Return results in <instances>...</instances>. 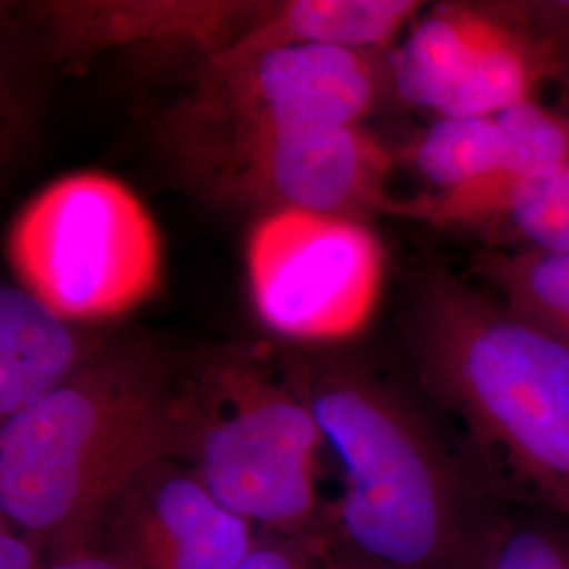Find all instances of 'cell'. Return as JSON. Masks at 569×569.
<instances>
[{"instance_id": "obj_1", "label": "cell", "mask_w": 569, "mask_h": 569, "mask_svg": "<svg viewBox=\"0 0 569 569\" xmlns=\"http://www.w3.org/2000/svg\"><path fill=\"white\" fill-rule=\"evenodd\" d=\"M287 378L342 468L327 549L387 569H477L502 510L427 413L352 361H296Z\"/></svg>"}, {"instance_id": "obj_2", "label": "cell", "mask_w": 569, "mask_h": 569, "mask_svg": "<svg viewBox=\"0 0 569 569\" xmlns=\"http://www.w3.org/2000/svg\"><path fill=\"white\" fill-rule=\"evenodd\" d=\"M186 380L159 350L108 346L0 427V519L56 557L102 545L103 523L146 470L183 460Z\"/></svg>"}, {"instance_id": "obj_3", "label": "cell", "mask_w": 569, "mask_h": 569, "mask_svg": "<svg viewBox=\"0 0 569 569\" xmlns=\"http://www.w3.org/2000/svg\"><path fill=\"white\" fill-rule=\"evenodd\" d=\"M407 336L428 392L467 428L496 491L569 523V345L472 284L430 270Z\"/></svg>"}, {"instance_id": "obj_4", "label": "cell", "mask_w": 569, "mask_h": 569, "mask_svg": "<svg viewBox=\"0 0 569 569\" xmlns=\"http://www.w3.org/2000/svg\"><path fill=\"white\" fill-rule=\"evenodd\" d=\"M183 460L226 509L260 531L326 547L319 493L326 446L302 395L247 359L186 380Z\"/></svg>"}, {"instance_id": "obj_5", "label": "cell", "mask_w": 569, "mask_h": 569, "mask_svg": "<svg viewBox=\"0 0 569 569\" xmlns=\"http://www.w3.org/2000/svg\"><path fill=\"white\" fill-rule=\"evenodd\" d=\"M21 287L68 321L114 319L161 283V237L121 180L82 171L49 183L9 234Z\"/></svg>"}, {"instance_id": "obj_6", "label": "cell", "mask_w": 569, "mask_h": 569, "mask_svg": "<svg viewBox=\"0 0 569 569\" xmlns=\"http://www.w3.org/2000/svg\"><path fill=\"white\" fill-rule=\"evenodd\" d=\"M260 321L298 342H340L363 329L382 283V247L361 220L270 211L244 249Z\"/></svg>"}, {"instance_id": "obj_7", "label": "cell", "mask_w": 569, "mask_h": 569, "mask_svg": "<svg viewBox=\"0 0 569 569\" xmlns=\"http://www.w3.org/2000/svg\"><path fill=\"white\" fill-rule=\"evenodd\" d=\"M190 154L230 199L361 220L392 213V152L361 127L270 129L201 122Z\"/></svg>"}, {"instance_id": "obj_8", "label": "cell", "mask_w": 569, "mask_h": 569, "mask_svg": "<svg viewBox=\"0 0 569 569\" xmlns=\"http://www.w3.org/2000/svg\"><path fill=\"white\" fill-rule=\"evenodd\" d=\"M390 84L437 117H491L538 100L549 53L523 2L443 4L409 26L388 60Z\"/></svg>"}, {"instance_id": "obj_9", "label": "cell", "mask_w": 569, "mask_h": 569, "mask_svg": "<svg viewBox=\"0 0 569 569\" xmlns=\"http://www.w3.org/2000/svg\"><path fill=\"white\" fill-rule=\"evenodd\" d=\"M378 53L283 44L243 60H213L192 119L216 124L323 129L359 127L390 82Z\"/></svg>"}, {"instance_id": "obj_10", "label": "cell", "mask_w": 569, "mask_h": 569, "mask_svg": "<svg viewBox=\"0 0 569 569\" xmlns=\"http://www.w3.org/2000/svg\"><path fill=\"white\" fill-rule=\"evenodd\" d=\"M258 531L182 460L146 470L103 523L102 545L133 569H237Z\"/></svg>"}, {"instance_id": "obj_11", "label": "cell", "mask_w": 569, "mask_h": 569, "mask_svg": "<svg viewBox=\"0 0 569 569\" xmlns=\"http://www.w3.org/2000/svg\"><path fill=\"white\" fill-rule=\"evenodd\" d=\"M397 216L477 232L489 247L569 249V167L533 182L493 176L453 192L401 201Z\"/></svg>"}, {"instance_id": "obj_12", "label": "cell", "mask_w": 569, "mask_h": 569, "mask_svg": "<svg viewBox=\"0 0 569 569\" xmlns=\"http://www.w3.org/2000/svg\"><path fill=\"white\" fill-rule=\"evenodd\" d=\"M28 289H0V418L37 403L108 346L70 327Z\"/></svg>"}, {"instance_id": "obj_13", "label": "cell", "mask_w": 569, "mask_h": 569, "mask_svg": "<svg viewBox=\"0 0 569 569\" xmlns=\"http://www.w3.org/2000/svg\"><path fill=\"white\" fill-rule=\"evenodd\" d=\"M411 0H296L266 13L258 26L220 51L218 60H243L283 44H323L378 53L413 23Z\"/></svg>"}, {"instance_id": "obj_14", "label": "cell", "mask_w": 569, "mask_h": 569, "mask_svg": "<svg viewBox=\"0 0 569 569\" xmlns=\"http://www.w3.org/2000/svg\"><path fill=\"white\" fill-rule=\"evenodd\" d=\"M475 262L496 300L569 345V249L488 247Z\"/></svg>"}, {"instance_id": "obj_15", "label": "cell", "mask_w": 569, "mask_h": 569, "mask_svg": "<svg viewBox=\"0 0 569 569\" xmlns=\"http://www.w3.org/2000/svg\"><path fill=\"white\" fill-rule=\"evenodd\" d=\"M407 161L435 194L507 176V143L498 117H437L411 143Z\"/></svg>"}, {"instance_id": "obj_16", "label": "cell", "mask_w": 569, "mask_h": 569, "mask_svg": "<svg viewBox=\"0 0 569 569\" xmlns=\"http://www.w3.org/2000/svg\"><path fill=\"white\" fill-rule=\"evenodd\" d=\"M507 143V178L547 180L569 167V119L538 100L498 112Z\"/></svg>"}, {"instance_id": "obj_17", "label": "cell", "mask_w": 569, "mask_h": 569, "mask_svg": "<svg viewBox=\"0 0 569 569\" xmlns=\"http://www.w3.org/2000/svg\"><path fill=\"white\" fill-rule=\"evenodd\" d=\"M477 569H569V523L545 510L502 512Z\"/></svg>"}, {"instance_id": "obj_18", "label": "cell", "mask_w": 569, "mask_h": 569, "mask_svg": "<svg viewBox=\"0 0 569 569\" xmlns=\"http://www.w3.org/2000/svg\"><path fill=\"white\" fill-rule=\"evenodd\" d=\"M526 11L549 53L555 108L569 119V2H526Z\"/></svg>"}, {"instance_id": "obj_19", "label": "cell", "mask_w": 569, "mask_h": 569, "mask_svg": "<svg viewBox=\"0 0 569 569\" xmlns=\"http://www.w3.org/2000/svg\"><path fill=\"white\" fill-rule=\"evenodd\" d=\"M237 569H329L326 547L291 536L258 531V538Z\"/></svg>"}, {"instance_id": "obj_20", "label": "cell", "mask_w": 569, "mask_h": 569, "mask_svg": "<svg viewBox=\"0 0 569 569\" xmlns=\"http://www.w3.org/2000/svg\"><path fill=\"white\" fill-rule=\"evenodd\" d=\"M49 550L37 536L0 519V569H44Z\"/></svg>"}, {"instance_id": "obj_21", "label": "cell", "mask_w": 569, "mask_h": 569, "mask_svg": "<svg viewBox=\"0 0 569 569\" xmlns=\"http://www.w3.org/2000/svg\"><path fill=\"white\" fill-rule=\"evenodd\" d=\"M44 569H133L117 552L103 545L91 549L70 550L56 557H49Z\"/></svg>"}, {"instance_id": "obj_22", "label": "cell", "mask_w": 569, "mask_h": 569, "mask_svg": "<svg viewBox=\"0 0 569 569\" xmlns=\"http://www.w3.org/2000/svg\"><path fill=\"white\" fill-rule=\"evenodd\" d=\"M327 568L329 569H387L380 568V566H373V563H369V561H363V559H357V557H350V555H346V552H340V550H331L327 549Z\"/></svg>"}]
</instances>
